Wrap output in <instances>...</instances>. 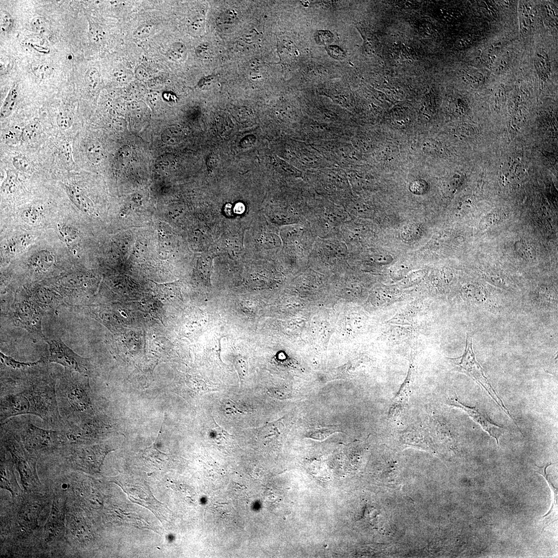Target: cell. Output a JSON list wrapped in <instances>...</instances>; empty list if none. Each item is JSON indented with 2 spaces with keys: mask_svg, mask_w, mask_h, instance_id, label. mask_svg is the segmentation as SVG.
<instances>
[{
  "mask_svg": "<svg viewBox=\"0 0 558 558\" xmlns=\"http://www.w3.org/2000/svg\"><path fill=\"white\" fill-rule=\"evenodd\" d=\"M350 252L341 237H317L311 250L309 263L323 269L344 267L349 261Z\"/></svg>",
  "mask_w": 558,
  "mask_h": 558,
  "instance_id": "cell-5",
  "label": "cell"
},
{
  "mask_svg": "<svg viewBox=\"0 0 558 558\" xmlns=\"http://www.w3.org/2000/svg\"><path fill=\"white\" fill-rule=\"evenodd\" d=\"M58 231L68 247L77 252L82 244L81 237L78 231L74 227L65 224L58 225Z\"/></svg>",
  "mask_w": 558,
  "mask_h": 558,
  "instance_id": "cell-15",
  "label": "cell"
},
{
  "mask_svg": "<svg viewBox=\"0 0 558 558\" xmlns=\"http://www.w3.org/2000/svg\"><path fill=\"white\" fill-rule=\"evenodd\" d=\"M225 409L228 413H243L244 412L239 409L236 404L232 400H228L225 402Z\"/></svg>",
  "mask_w": 558,
  "mask_h": 558,
  "instance_id": "cell-42",
  "label": "cell"
},
{
  "mask_svg": "<svg viewBox=\"0 0 558 558\" xmlns=\"http://www.w3.org/2000/svg\"><path fill=\"white\" fill-rule=\"evenodd\" d=\"M317 237L306 223L293 225L286 233V253L296 265L305 266Z\"/></svg>",
  "mask_w": 558,
  "mask_h": 558,
  "instance_id": "cell-6",
  "label": "cell"
},
{
  "mask_svg": "<svg viewBox=\"0 0 558 558\" xmlns=\"http://www.w3.org/2000/svg\"><path fill=\"white\" fill-rule=\"evenodd\" d=\"M109 451L103 445L81 446L72 450L69 460L79 470L87 472H97Z\"/></svg>",
  "mask_w": 558,
  "mask_h": 558,
  "instance_id": "cell-9",
  "label": "cell"
},
{
  "mask_svg": "<svg viewBox=\"0 0 558 558\" xmlns=\"http://www.w3.org/2000/svg\"><path fill=\"white\" fill-rule=\"evenodd\" d=\"M535 67L540 78L546 81L550 73V63L547 53L542 50L537 51L534 57Z\"/></svg>",
  "mask_w": 558,
  "mask_h": 558,
  "instance_id": "cell-18",
  "label": "cell"
},
{
  "mask_svg": "<svg viewBox=\"0 0 558 558\" xmlns=\"http://www.w3.org/2000/svg\"><path fill=\"white\" fill-rule=\"evenodd\" d=\"M27 236H23L11 242L8 246L9 251L12 253H17L24 250L29 243Z\"/></svg>",
  "mask_w": 558,
  "mask_h": 558,
  "instance_id": "cell-34",
  "label": "cell"
},
{
  "mask_svg": "<svg viewBox=\"0 0 558 558\" xmlns=\"http://www.w3.org/2000/svg\"><path fill=\"white\" fill-rule=\"evenodd\" d=\"M32 30L38 34H44L49 30V24L47 21L42 17L34 18L30 24Z\"/></svg>",
  "mask_w": 558,
  "mask_h": 558,
  "instance_id": "cell-31",
  "label": "cell"
},
{
  "mask_svg": "<svg viewBox=\"0 0 558 558\" xmlns=\"http://www.w3.org/2000/svg\"><path fill=\"white\" fill-rule=\"evenodd\" d=\"M316 41L319 44L326 45L333 41V35L328 31H321L315 34Z\"/></svg>",
  "mask_w": 558,
  "mask_h": 558,
  "instance_id": "cell-39",
  "label": "cell"
},
{
  "mask_svg": "<svg viewBox=\"0 0 558 558\" xmlns=\"http://www.w3.org/2000/svg\"><path fill=\"white\" fill-rule=\"evenodd\" d=\"M42 314L32 302H21L16 305L13 320L15 325L22 327L33 335L42 336Z\"/></svg>",
  "mask_w": 558,
  "mask_h": 558,
  "instance_id": "cell-11",
  "label": "cell"
},
{
  "mask_svg": "<svg viewBox=\"0 0 558 558\" xmlns=\"http://www.w3.org/2000/svg\"><path fill=\"white\" fill-rule=\"evenodd\" d=\"M89 24V39L94 45L101 44L104 40V33L102 28L94 22L88 19Z\"/></svg>",
  "mask_w": 558,
  "mask_h": 558,
  "instance_id": "cell-27",
  "label": "cell"
},
{
  "mask_svg": "<svg viewBox=\"0 0 558 558\" xmlns=\"http://www.w3.org/2000/svg\"><path fill=\"white\" fill-rule=\"evenodd\" d=\"M88 381L80 376L64 379L58 387L59 396L64 401L66 409L73 415L72 422L84 420L92 409Z\"/></svg>",
  "mask_w": 558,
  "mask_h": 558,
  "instance_id": "cell-4",
  "label": "cell"
},
{
  "mask_svg": "<svg viewBox=\"0 0 558 558\" xmlns=\"http://www.w3.org/2000/svg\"><path fill=\"white\" fill-rule=\"evenodd\" d=\"M73 123L74 117L71 112L65 110L59 112L56 118V123L60 129L68 130L72 126Z\"/></svg>",
  "mask_w": 558,
  "mask_h": 558,
  "instance_id": "cell-28",
  "label": "cell"
},
{
  "mask_svg": "<svg viewBox=\"0 0 558 558\" xmlns=\"http://www.w3.org/2000/svg\"><path fill=\"white\" fill-rule=\"evenodd\" d=\"M42 126L36 121H32L23 129L21 133L22 141L25 143L35 141L42 132Z\"/></svg>",
  "mask_w": 558,
  "mask_h": 558,
  "instance_id": "cell-21",
  "label": "cell"
},
{
  "mask_svg": "<svg viewBox=\"0 0 558 558\" xmlns=\"http://www.w3.org/2000/svg\"><path fill=\"white\" fill-rule=\"evenodd\" d=\"M2 361L4 364H5L7 366L13 368V369H23L29 367H33L40 364L42 362L39 361L37 363H21L17 362L10 357L7 356L4 354L1 353Z\"/></svg>",
  "mask_w": 558,
  "mask_h": 558,
  "instance_id": "cell-32",
  "label": "cell"
},
{
  "mask_svg": "<svg viewBox=\"0 0 558 558\" xmlns=\"http://www.w3.org/2000/svg\"><path fill=\"white\" fill-rule=\"evenodd\" d=\"M420 229L415 225L406 227L402 233V237L406 241H411L418 237L421 234Z\"/></svg>",
  "mask_w": 558,
  "mask_h": 558,
  "instance_id": "cell-38",
  "label": "cell"
},
{
  "mask_svg": "<svg viewBox=\"0 0 558 558\" xmlns=\"http://www.w3.org/2000/svg\"><path fill=\"white\" fill-rule=\"evenodd\" d=\"M552 464V463H548L545 464L542 467L538 466L536 465V466L537 468V469L536 470H535V472H536L537 473L541 474L542 475H543L545 477V479L546 480L547 483H548V484L549 485V487H550L552 491L553 495V502H552L551 508L550 509L549 511L545 515H544L543 516V517H546L548 516V515H550V514L551 513L552 511H553V509L554 508V506H557V488L556 487H555L553 486L552 482L550 481V480H549V479L548 477L549 475L546 473L547 468L549 466L551 465Z\"/></svg>",
  "mask_w": 558,
  "mask_h": 558,
  "instance_id": "cell-24",
  "label": "cell"
},
{
  "mask_svg": "<svg viewBox=\"0 0 558 558\" xmlns=\"http://www.w3.org/2000/svg\"><path fill=\"white\" fill-rule=\"evenodd\" d=\"M328 54L337 59H342L345 57L344 51L336 46H329L327 48Z\"/></svg>",
  "mask_w": 558,
  "mask_h": 558,
  "instance_id": "cell-40",
  "label": "cell"
},
{
  "mask_svg": "<svg viewBox=\"0 0 558 558\" xmlns=\"http://www.w3.org/2000/svg\"><path fill=\"white\" fill-rule=\"evenodd\" d=\"M45 340L49 346V363L59 364L80 374L87 371L86 360L75 353L61 339Z\"/></svg>",
  "mask_w": 558,
  "mask_h": 558,
  "instance_id": "cell-10",
  "label": "cell"
},
{
  "mask_svg": "<svg viewBox=\"0 0 558 558\" xmlns=\"http://www.w3.org/2000/svg\"><path fill=\"white\" fill-rule=\"evenodd\" d=\"M86 151L88 158L93 164L99 163L103 158L102 147L96 141L88 142L86 147Z\"/></svg>",
  "mask_w": 558,
  "mask_h": 558,
  "instance_id": "cell-22",
  "label": "cell"
},
{
  "mask_svg": "<svg viewBox=\"0 0 558 558\" xmlns=\"http://www.w3.org/2000/svg\"><path fill=\"white\" fill-rule=\"evenodd\" d=\"M340 237L346 245L350 253H352L370 246L375 241L376 235L373 225L363 220L352 217L342 226Z\"/></svg>",
  "mask_w": 558,
  "mask_h": 558,
  "instance_id": "cell-7",
  "label": "cell"
},
{
  "mask_svg": "<svg viewBox=\"0 0 558 558\" xmlns=\"http://www.w3.org/2000/svg\"><path fill=\"white\" fill-rule=\"evenodd\" d=\"M14 474L11 465L8 462H2L1 466V487L4 489L9 491L14 496L17 492V484L15 481Z\"/></svg>",
  "mask_w": 558,
  "mask_h": 558,
  "instance_id": "cell-16",
  "label": "cell"
},
{
  "mask_svg": "<svg viewBox=\"0 0 558 558\" xmlns=\"http://www.w3.org/2000/svg\"><path fill=\"white\" fill-rule=\"evenodd\" d=\"M14 25V19L10 13L5 11L1 12V30L5 33L10 32Z\"/></svg>",
  "mask_w": 558,
  "mask_h": 558,
  "instance_id": "cell-36",
  "label": "cell"
},
{
  "mask_svg": "<svg viewBox=\"0 0 558 558\" xmlns=\"http://www.w3.org/2000/svg\"><path fill=\"white\" fill-rule=\"evenodd\" d=\"M452 367L457 371L464 373L484 388L505 412L511 418L517 428L521 432L516 422L504 404L501 397L492 387L485 375L480 364L477 362L472 347V338L467 334L465 351L462 356L455 358H447Z\"/></svg>",
  "mask_w": 558,
  "mask_h": 558,
  "instance_id": "cell-3",
  "label": "cell"
},
{
  "mask_svg": "<svg viewBox=\"0 0 558 558\" xmlns=\"http://www.w3.org/2000/svg\"><path fill=\"white\" fill-rule=\"evenodd\" d=\"M352 217L343 206L326 202L312 203L307 223L317 237H340L343 224Z\"/></svg>",
  "mask_w": 558,
  "mask_h": 558,
  "instance_id": "cell-2",
  "label": "cell"
},
{
  "mask_svg": "<svg viewBox=\"0 0 558 558\" xmlns=\"http://www.w3.org/2000/svg\"><path fill=\"white\" fill-rule=\"evenodd\" d=\"M211 432L214 435V439L216 442H220L222 440H227V439L232 437V436L229 434L226 430L218 426L214 420Z\"/></svg>",
  "mask_w": 558,
  "mask_h": 558,
  "instance_id": "cell-37",
  "label": "cell"
},
{
  "mask_svg": "<svg viewBox=\"0 0 558 558\" xmlns=\"http://www.w3.org/2000/svg\"><path fill=\"white\" fill-rule=\"evenodd\" d=\"M10 389L21 394L29 414L36 415L49 424H61L55 382L52 378L47 377L31 379L18 387Z\"/></svg>",
  "mask_w": 558,
  "mask_h": 558,
  "instance_id": "cell-1",
  "label": "cell"
},
{
  "mask_svg": "<svg viewBox=\"0 0 558 558\" xmlns=\"http://www.w3.org/2000/svg\"><path fill=\"white\" fill-rule=\"evenodd\" d=\"M234 364L238 374L242 386L248 372L249 365L248 361L242 356H238L235 358Z\"/></svg>",
  "mask_w": 558,
  "mask_h": 558,
  "instance_id": "cell-29",
  "label": "cell"
},
{
  "mask_svg": "<svg viewBox=\"0 0 558 558\" xmlns=\"http://www.w3.org/2000/svg\"><path fill=\"white\" fill-rule=\"evenodd\" d=\"M69 526L73 534L80 541L89 539L88 527L81 516H73L69 521Z\"/></svg>",
  "mask_w": 558,
  "mask_h": 558,
  "instance_id": "cell-19",
  "label": "cell"
},
{
  "mask_svg": "<svg viewBox=\"0 0 558 558\" xmlns=\"http://www.w3.org/2000/svg\"><path fill=\"white\" fill-rule=\"evenodd\" d=\"M85 82L87 88L92 92L97 90L101 85L100 74L95 68L88 70L85 75Z\"/></svg>",
  "mask_w": 558,
  "mask_h": 558,
  "instance_id": "cell-26",
  "label": "cell"
},
{
  "mask_svg": "<svg viewBox=\"0 0 558 558\" xmlns=\"http://www.w3.org/2000/svg\"><path fill=\"white\" fill-rule=\"evenodd\" d=\"M181 133L179 130L174 128L166 129L162 135L163 141L167 145L174 144L181 137Z\"/></svg>",
  "mask_w": 558,
  "mask_h": 558,
  "instance_id": "cell-33",
  "label": "cell"
},
{
  "mask_svg": "<svg viewBox=\"0 0 558 558\" xmlns=\"http://www.w3.org/2000/svg\"><path fill=\"white\" fill-rule=\"evenodd\" d=\"M18 96V88L14 85L10 90L0 111V117L5 119L11 115L14 111Z\"/></svg>",
  "mask_w": 558,
  "mask_h": 558,
  "instance_id": "cell-20",
  "label": "cell"
},
{
  "mask_svg": "<svg viewBox=\"0 0 558 558\" xmlns=\"http://www.w3.org/2000/svg\"><path fill=\"white\" fill-rule=\"evenodd\" d=\"M23 220L31 225L39 224L43 218V214L39 208L31 206L23 212L22 214Z\"/></svg>",
  "mask_w": 558,
  "mask_h": 558,
  "instance_id": "cell-23",
  "label": "cell"
},
{
  "mask_svg": "<svg viewBox=\"0 0 558 558\" xmlns=\"http://www.w3.org/2000/svg\"><path fill=\"white\" fill-rule=\"evenodd\" d=\"M21 434L24 446L34 454L66 442L63 432L45 430L28 423L23 427Z\"/></svg>",
  "mask_w": 558,
  "mask_h": 558,
  "instance_id": "cell-8",
  "label": "cell"
},
{
  "mask_svg": "<svg viewBox=\"0 0 558 558\" xmlns=\"http://www.w3.org/2000/svg\"><path fill=\"white\" fill-rule=\"evenodd\" d=\"M448 403L466 412L485 432L496 440L498 445H500L499 440L504 434L506 429L493 423L489 416L479 408L461 402L456 395L449 400Z\"/></svg>",
  "mask_w": 558,
  "mask_h": 558,
  "instance_id": "cell-12",
  "label": "cell"
},
{
  "mask_svg": "<svg viewBox=\"0 0 558 558\" xmlns=\"http://www.w3.org/2000/svg\"><path fill=\"white\" fill-rule=\"evenodd\" d=\"M520 23L521 27L524 32L527 33L529 31V29L531 26V22L529 14L526 12L525 10H524L521 13L520 16Z\"/></svg>",
  "mask_w": 558,
  "mask_h": 558,
  "instance_id": "cell-41",
  "label": "cell"
},
{
  "mask_svg": "<svg viewBox=\"0 0 558 558\" xmlns=\"http://www.w3.org/2000/svg\"><path fill=\"white\" fill-rule=\"evenodd\" d=\"M65 189L69 198L79 210L85 213H92V202L81 189L68 184L65 185Z\"/></svg>",
  "mask_w": 558,
  "mask_h": 558,
  "instance_id": "cell-14",
  "label": "cell"
},
{
  "mask_svg": "<svg viewBox=\"0 0 558 558\" xmlns=\"http://www.w3.org/2000/svg\"><path fill=\"white\" fill-rule=\"evenodd\" d=\"M13 165L16 169L25 173H31L35 170L33 162L22 155H18L13 157Z\"/></svg>",
  "mask_w": 558,
  "mask_h": 558,
  "instance_id": "cell-25",
  "label": "cell"
},
{
  "mask_svg": "<svg viewBox=\"0 0 558 558\" xmlns=\"http://www.w3.org/2000/svg\"><path fill=\"white\" fill-rule=\"evenodd\" d=\"M31 68L35 76L40 79L47 77L51 72L50 67L45 62H35L32 64Z\"/></svg>",
  "mask_w": 558,
  "mask_h": 558,
  "instance_id": "cell-30",
  "label": "cell"
},
{
  "mask_svg": "<svg viewBox=\"0 0 558 558\" xmlns=\"http://www.w3.org/2000/svg\"><path fill=\"white\" fill-rule=\"evenodd\" d=\"M18 174L12 170L7 171L6 178L3 185L4 191L11 192L15 187L17 181Z\"/></svg>",
  "mask_w": 558,
  "mask_h": 558,
  "instance_id": "cell-35",
  "label": "cell"
},
{
  "mask_svg": "<svg viewBox=\"0 0 558 558\" xmlns=\"http://www.w3.org/2000/svg\"><path fill=\"white\" fill-rule=\"evenodd\" d=\"M64 513L59 503L54 500L51 512L45 527V536L46 540H50L59 533L64 526Z\"/></svg>",
  "mask_w": 558,
  "mask_h": 558,
  "instance_id": "cell-13",
  "label": "cell"
},
{
  "mask_svg": "<svg viewBox=\"0 0 558 558\" xmlns=\"http://www.w3.org/2000/svg\"><path fill=\"white\" fill-rule=\"evenodd\" d=\"M54 262L53 255L48 251H42L36 253L30 261L33 269L40 272L47 271L52 267Z\"/></svg>",
  "mask_w": 558,
  "mask_h": 558,
  "instance_id": "cell-17",
  "label": "cell"
}]
</instances>
